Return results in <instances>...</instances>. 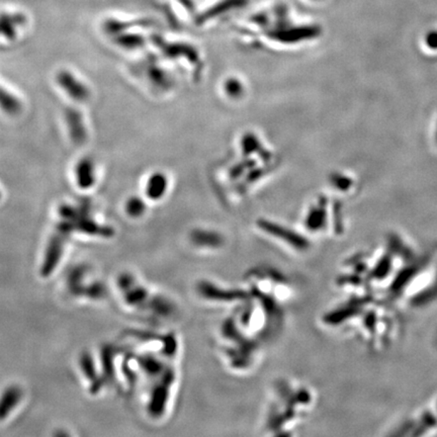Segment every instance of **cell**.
I'll return each mask as SVG.
<instances>
[{
    "label": "cell",
    "mask_w": 437,
    "mask_h": 437,
    "mask_svg": "<svg viewBox=\"0 0 437 437\" xmlns=\"http://www.w3.org/2000/svg\"><path fill=\"white\" fill-rule=\"evenodd\" d=\"M23 392L20 387L11 386L6 389L0 398V420L4 419L20 403Z\"/></svg>",
    "instance_id": "obj_11"
},
{
    "label": "cell",
    "mask_w": 437,
    "mask_h": 437,
    "mask_svg": "<svg viewBox=\"0 0 437 437\" xmlns=\"http://www.w3.org/2000/svg\"><path fill=\"white\" fill-rule=\"evenodd\" d=\"M199 296L204 301L215 304L242 303L248 298L250 293L248 291H241L238 289H229L221 286L220 284L211 282V280H201L197 287Z\"/></svg>",
    "instance_id": "obj_2"
},
{
    "label": "cell",
    "mask_w": 437,
    "mask_h": 437,
    "mask_svg": "<svg viewBox=\"0 0 437 437\" xmlns=\"http://www.w3.org/2000/svg\"><path fill=\"white\" fill-rule=\"evenodd\" d=\"M67 237V235L57 231L51 242H50L48 250H47L46 256H45L44 265L42 267V275L44 277H48V275H51L56 265H58L62 253H63L64 242L66 241Z\"/></svg>",
    "instance_id": "obj_6"
},
{
    "label": "cell",
    "mask_w": 437,
    "mask_h": 437,
    "mask_svg": "<svg viewBox=\"0 0 437 437\" xmlns=\"http://www.w3.org/2000/svg\"><path fill=\"white\" fill-rule=\"evenodd\" d=\"M0 198H1V192H0Z\"/></svg>",
    "instance_id": "obj_21"
},
{
    "label": "cell",
    "mask_w": 437,
    "mask_h": 437,
    "mask_svg": "<svg viewBox=\"0 0 437 437\" xmlns=\"http://www.w3.org/2000/svg\"><path fill=\"white\" fill-rule=\"evenodd\" d=\"M0 106L9 115H16L21 109L20 101L1 87H0Z\"/></svg>",
    "instance_id": "obj_14"
},
{
    "label": "cell",
    "mask_w": 437,
    "mask_h": 437,
    "mask_svg": "<svg viewBox=\"0 0 437 437\" xmlns=\"http://www.w3.org/2000/svg\"><path fill=\"white\" fill-rule=\"evenodd\" d=\"M167 178L162 173H155L152 175L147 184V196L151 199L162 198L167 189Z\"/></svg>",
    "instance_id": "obj_13"
},
{
    "label": "cell",
    "mask_w": 437,
    "mask_h": 437,
    "mask_svg": "<svg viewBox=\"0 0 437 437\" xmlns=\"http://www.w3.org/2000/svg\"><path fill=\"white\" fill-rule=\"evenodd\" d=\"M258 227H260L263 232L267 233L268 236L282 242V244H284L289 248L294 249L296 253L308 250L310 246L308 238L284 226L270 222V221H260L258 222Z\"/></svg>",
    "instance_id": "obj_3"
},
{
    "label": "cell",
    "mask_w": 437,
    "mask_h": 437,
    "mask_svg": "<svg viewBox=\"0 0 437 437\" xmlns=\"http://www.w3.org/2000/svg\"><path fill=\"white\" fill-rule=\"evenodd\" d=\"M303 1L308 2V4H318V2H321L323 0H303Z\"/></svg>",
    "instance_id": "obj_20"
},
{
    "label": "cell",
    "mask_w": 437,
    "mask_h": 437,
    "mask_svg": "<svg viewBox=\"0 0 437 437\" xmlns=\"http://www.w3.org/2000/svg\"><path fill=\"white\" fill-rule=\"evenodd\" d=\"M249 292L280 304L291 296V287L284 277L272 270H258L250 275Z\"/></svg>",
    "instance_id": "obj_1"
},
{
    "label": "cell",
    "mask_w": 437,
    "mask_h": 437,
    "mask_svg": "<svg viewBox=\"0 0 437 437\" xmlns=\"http://www.w3.org/2000/svg\"><path fill=\"white\" fill-rule=\"evenodd\" d=\"M82 367L83 370H84V374L87 375L89 379H94V376H96V370H94V362H92L90 355H82Z\"/></svg>",
    "instance_id": "obj_18"
},
{
    "label": "cell",
    "mask_w": 437,
    "mask_h": 437,
    "mask_svg": "<svg viewBox=\"0 0 437 437\" xmlns=\"http://www.w3.org/2000/svg\"><path fill=\"white\" fill-rule=\"evenodd\" d=\"M26 23V18L20 13L0 14V35L13 39L18 33V28Z\"/></svg>",
    "instance_id": "obj_9"
},
{
    "label": "cell",
    "mask_w": 437,
    "mask_h": 437,
    "mask_svg": "<svg viewBox=\"0 0 437 437\" xmlns=\"http://www.w3.org/2000/svg\"><path fill=\"white\" fill-rule=\"evenodd\" d=\"M191 240L194 246L203 249L205 253H211L210 250H218L225 244L223 237L213 230H194L191 235Z\"/></svg>",
    "instance_id": "obj_7"
},
{
    "label": "cell",
    "mask_w": 437,
    "mask_h": 437,
    "mask_svg": "<svg viewBox=\"0 0 437 437\" xmlns=\"http://www.w3.org/2000/svg\"><path fill=\"white\" fill-rule=\"evenodd\" d=\"M126 210L131 217H140V216L143 215L145 210H146V205L141 199L134 197V198L128 201Z\"/></svg>",
    "instance_id": "obj_17"
},
{
    "label": "cell",
    "mask_w": 437,
    "mask_h": 437,
    "mask_svg": "<svg viewBox=\"0 0 437 437\" xmlns=\"http://www.w3.org/2000/svg\"><path fill=\"white\" fill-rule=\"evenodd\" d=\"M65 118L72 141L75 144L84 143L87 141V133L80 111L75 109L69 108L66 109Z\"/></svg>",
    "instance_id": "obj_8"
},
{
    "label": "cell",
    "mask_w": 437,
    "mask_h": 437,
    "mask_svg": "<svg viewBox=\"0 0 437 437\" xmlns=\"http://www.w3.org/2000/svg\"><path fill=\"white\" fill-rule=\"evenodd\" d=\"M76 179L80 189H89L96 182L94 162L89 158L82 159L76 166Z\"/></svg>",
    "instance_id": "obj_10"
},
{
    "label": "cell",
    "mask_w": 437,
    "mask_h": 437,
    "mask_svg": "<svg viewBox=\"0 0 437 437\" xmlns=\"http://www.w3.org/2000/svg\"><path fill=\"white\" fill-rule=\"evenodd\" d=\"M116 42L123 48L134 49L141 47L144 44V39L139 35H126L118 37Z\"/></svg>",
    "instance_id": "obj_16"
},
{
    "label": "cell",
    "mask_w": 437,
    "mask_h": 437,
    "mask_svg": "<svg viewBox=\"0 0 437 437\" xmlns=\"http://www.w3.org/2000/svg\"><path fill=\"white\" fill-rule=\"evenodd\" d=\"M175 377L177 375H175V369L172 367H166L160 381L156 384L155 388L152 392L150 402H149V412L151 416L155 418L162 416Z\"/></svg>",
    "instance_id": "obj_4"
},
{
    "label": "cell",
    "mask_w": 437,
    "mask_h": 437,
    "mask_svg": "<svg viewBox=\"0 0 437 437\" xmlns=\"http://www.w3.org/2000/svg\"><path fill=\"white\" fill-rule=\"evenodd\" d=\"M57 80H58L59 85L67 92L71 99L79 103L89 99V89L68 71L59 72Z\"/></svg>",
    "instance_id": "obj_5"
},
{
    "label": "cell",
    "mask_w": 437,
    "mask_h": 437,
    "mask_svg": "<svg viewBox=\"0 0 437 437\" xmlns=\"http://www.w3.org/2000/svg\"><path fill=\"white\" fill-rule=\"evenodd\" d=\"M226 89H228V92L232 96H237V94H240L242 92L241 85L240 83L237 82V80H230L229 82H227L225 87Z\"/></svg>",
    "instance_id": "obj_19"
},
{
    "label": "cell",
    "mask_w": 437,
    "mask_h": 437,
    "mask_svg": "<svg viewBox=\"0 0 437 437\" xmlns=\"http://www.w3.org/2000/svg\"><path fill=\"white\" fill-rule=\"evenodd\" d=\"M326 210L322 205L314 206L310 209L305 218L306 228L311 233L320 232L326 224Z\"/></svg>",
    "instance_id": "obj_12"
},
{
    "label": "cell",
    "mask_w": 437,
    "mask_h": 437,
    "mask_svg": "<svg viewBox=\"0 0 437 437\" xmlns=\"http://www.w3.org/2000/svg\"><path fill=\"white\" fill-rule=\"evenodd\" d=\"M437 425V406L436 410L431 414L425 415L422 420H420L415 427L414 432H412V436H421L425 432L431 431Z\"/></svg>",
    "instance_id": "obj_15"
}]
</instances>
